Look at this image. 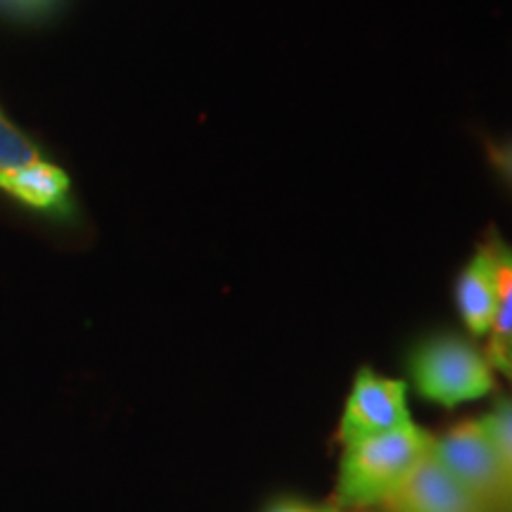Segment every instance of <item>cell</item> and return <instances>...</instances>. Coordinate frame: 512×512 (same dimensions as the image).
Masks as SVG:
<instances>
[{"label":"cell","mask_w":512,"mask_h":512,"mask_svg":"<svg viewBox=\"0 0 512 512\" xmlns=\"http://www.w3.org/2000/svg\"><path fill=\"white\" fill-rule=\"evenodd\" d=\"M266 512H339V510L325 508V505L297 501V498H280V501L268 505Z\"/></svg>","instance_id":"12"},{"label":"cell","mask_w":512,"mask_h":512,"mask_svg":"<svg viewBox=\"0 0 512 512\" xmlns=\"http://www.w3.org/2000/svg\"><path fill=\"white\" fill-rule=\"evenodd\" d=\"M486 425H489L491 439H494V446L498 451V458H501L505 482H508L510 498H512V399L508 396H501L491 408V413L484 415Z\"/></svg>","instance_id":"9"},{"label":"cell","mask_w":512,"mask_h":512,"mask_svg":"<svg viewBox=\"0 0 512 512\" xmlns=\"http://www.w3.org/2000/svg\"><path fill=\"white\" fill-rule=\"evenodd\" d=\"M432 444V434L411 422L394 432L344 446L335 501L354 510L380 505Z\"/></svg>","instance_id":"1"},{"label":"cell","mask_w":512,"mask_h":512,"mask_svg":"<svg viewBox=\"0 0 512 512\" xmlns=\"http://www.w3.org/2000/svg\"><path fill=\"white\" fill-rule=\"evenodd\" d=\"M486 242L491 247L496 268V316L484 354H494L512 335V247L498 235Z\"/></svg>","instance_id":"8"},{"label":"cell","mask_w":512,"mask_h":512,"mask_svg":"<svg viewBox=\"0 0 512 512\" xmlns=\"http://www.w3.org/2000/svg\"><path fill=\"white\" fill-rule=\"evenodd\" d=\"M456 309L472 337H489L496 316V268L484 242L456 280Z\"/></svg>","instance_id":"6"},{"label":"cell","mask_w":512,"mask_h":512,"mask_svg":"<svg viewBox=\"0 0 512 512\" xmlns=\"http://www.w3.org/2000/svg\"><path fill=\"white\" fill-rule=\"evenodd\" d=\"M380 505L387 512H484V505L448 475L432 448Z\"/></svg>","instance_id":"5"},{"label":"cell","mask_w":512,"mask_h":512,"mask_svg":"<svg viewBox=\"0 0 512 512\" xmlns=\"http://www.w3.org/2000/svg\"><path fill=\"white\" fill-rule=\"evenodd\" d=\"M3 3H8V5H12V8H17V10L36 12V10L46 8L50 0H3Z\"/></svg>","instance_id":"14"},{"label":"cell","mask_w":512,"mask_h":512,"mask_svg":"<svg viewBox=\"0 0 512 512\" xmlns=\"http://www.w3.org/2000/svg\"><path fill=\"white\" fill-rule=\"evenodd\" d=\"M486 155H489V162L498 171V176L512 188V138L489 140L486 143Z\"/></svg>","instance_id":"11"},{"label":"cell","mask_w":512,"mask_h":512,"mask_svg":"<svg viewBox=\"0 0 512 512\" xmlns=\"http://www.w3.org/2000/svg\"><path fill=\"white\" fill-rule=\"evenodd\" d=\"M38 159H41V155H38L34 143L22 131H17L0 112V174L24 169V166L34 164Z\"/></svg>","instance_id":"10"},{"label":"cell","mask_w":512,"mask_h":512,"mask_svg":"<svg viewBox=\"0 0 512 512\" xmlns=\"http://www.w3.org/2000/svg\"><path fill=\"white\" fill-rule=\"evenodd\" d=\"M0 190H5L27 207L46 211L50 216L69 219L74 214L72 188H69L67 174L57 166L43 162V159L24 166V169L0 174Z\"/></svg>","instance_id":"7"},{"label":"cell","mask_w":512,"mask_h":512,"mask_svg":"<svg viewBox=\"0 0 512 512\" xmlns=\"http://www.w3.org/2000/svg\"><path fill=\"white\" fill-rule=\"evenodd\" d=\"M411 425L408 413L406 384L401 380L375 375L370 368H363L356 375L351 387L342 420H339L337 439L344 446L356 441L377 437Z\"/></svg>","instance_id":"4"},{"label":"cell","mask_w":512,"mask_h":512,"mask_svg":"<svg viewBox=\"0 0 512 512\" xmlns=\"http://www.w3.org/2000/svg\"><path fill=\"white\" fill-rule=\"evenodd\" d=\"M484 356H486V361L491 363V368L498 370V373H501L503 377H508V380L512 382V335L501 349L494 351V354H484Z\"/></svg>","instance_id":"13"},{"label":"cell","mask_w":512,"mask_h":512,"mask_svg":"<svg viewBox=\"0 0 512 512\" xmlns=\"http://www.w3.org/2000/svg\"><path fill=\"white\" fill-rule=\"evenodd\" d=\"M432 453L446 467L448 475L456 479L467 494L475 496L484 508L489 503L510 498L501 458H498L484 415L458 422L441 439L434 437Z\"/></svg>","instance_id":"3"},{"label":"cell","mask_w":512,"mask_h":512,"mask_svg":"<svg viewBox=\"0 0 512 512\" xmlns=\"http://www.w3.org/2000/svg\"><path fill=\"white\" fill-rule=\"evenodd\" d=\"M408 373L420 396L446 408L477 401L496 389L486 356L470 339L451 332L422 339L408 356Z\"/></svg>","instance_id":"2"}]
</instances>
